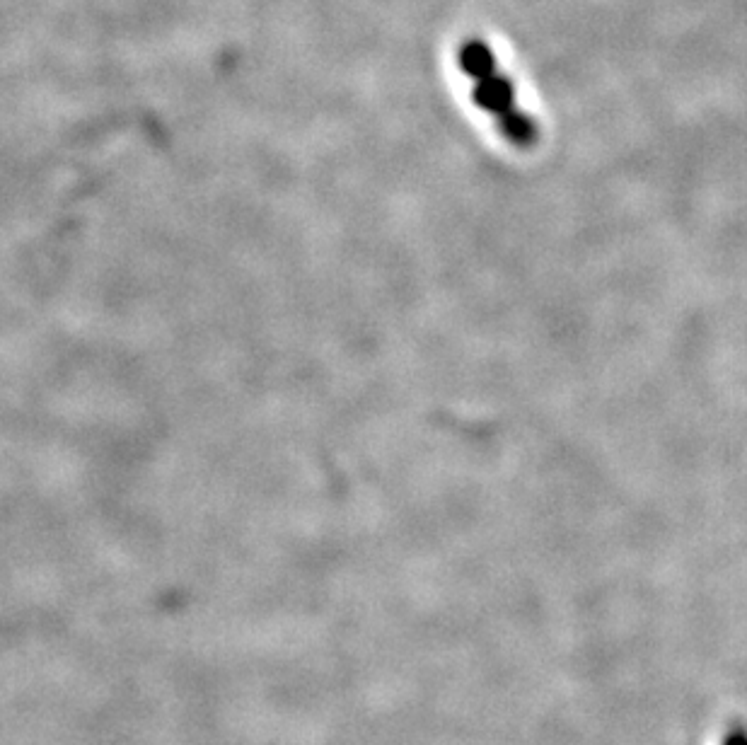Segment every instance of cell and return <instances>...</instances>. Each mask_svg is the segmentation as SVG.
<instances>
[{"label": "cell", "mask_w": 747, "mask_h": 745, "mask_svg": "<svg viewBox=\"0 0 747 745\" xmlns=\"http://www.w3.org/2000/svg\"><path fill=\"white\" fill-rule=\"evenodd\" d=\"M457 63L472 78L474 102L496 121L498 131L515 148H532L540 138L535 119L518 105L515 85L498 66L494 51L482 39H469L457 51Z\"/></svg>", "instance_id": "6da1fadb"}]
</instances>
